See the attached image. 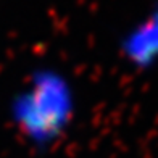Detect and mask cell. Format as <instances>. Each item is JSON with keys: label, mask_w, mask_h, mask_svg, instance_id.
<instances>
[{"label": "cell", "mask_w": 158, "mask_h": 158, "mask_svg": "<svg viewBox=\"0 0 158 158\" xmlns=\"http://www.w3.org/2000/svg\"><path fill=\"white\" fill-rule=\"evenodd\" d=\"M147 26L142 29V60L143 61H156L158 60V10L150 18Z\"/></svg>", "instance_id": "obj_1"}]
</instances>
